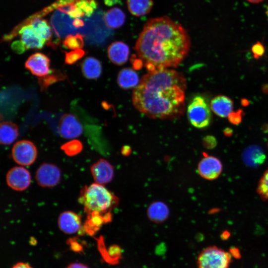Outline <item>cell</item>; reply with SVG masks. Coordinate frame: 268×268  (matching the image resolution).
Listing matches in <instances>:
<instances>
[{
  "mask_svg": "<svg viewBox=\"0 0 268 268\" xmlns=\"http://www.w3.org/2000/svg\"><path fill=\"white\" fill-rule=\"evenodd\" d=\"M229 253L231 256L236 259H240L241 258V254L239 248L237 247H231L229 249Z\"/></svg>",
  "mask_w": 268,
  "mask_h": 268,
  "instance_id": "cell-37",
  "label": "cell"
},
{
  "mask_svg": "<svg viewBox=\"0 0 268 268\" xmlns=\"http://www.w3.org/2000/svg\"><path fill=\"white\" fill-rule=\"evenodd\" d=\"M25 67L33 75L40 77H44L50 74V60L44 54L36 52L30 55L25 62Z\"/></svg>",
  "mask_w": 268,
  "mask_h": 268,
  "instance_id": "cell-9",
  "label": "cell"
},
{
  "mask_svg": "<svg viewBox=\"0 0 268 268\" xmlns=\"http://www.w3.org/2000/svg\"><path fill=\"white\" fill-rule=\"evenodd\" d=\"M60 230L67 234H73L79 231L82 227L80 215L72 211L62 212L58 220Z\"/></svg>",
  "mask_w": 268,
  "mask_h": 268,
  "instance_id": "cell-13",
  "label": "cell"
},
{
  "mask_svg": "<svg viewBox=\"0 0 268 268\" xmlns=\"http://www.w3.org/2000/svg\"><path fill=\"white\" fill-rule=\"evenodd\" d=\"M61 148L67 156H73L81 151L83 145L79 140L73 139L63 144Z\"/></svg>",
  "mask_w": 268,
  "mask_h": 268,
  "instance_id": "cell-27",
  "label": "cell"
},
{
  "mask_svg": "<svg viewBox=\"0 0 268 268\" xmlns=\"http://www.w3.org/2000/svg\"><path fill=\"white\" fill-rule=\"evenodd\" d=\"M90 171L95 183L101 185L109 183L114 177L113 166L104 159H100L93 163Z\"/></svg>",
  "mask_w": 268,
  "mask_h": 268,
  "instance_id": "cell-12",
  "label": "cell"
},
{
  "mask_svg": "<svg viewBox=\"0 0 268 268\" xmlns=\"http://www.w3.org/2000/svg\"><path fill=\"white\" fill-rule=\"evenodd\" d=\"M242 159L247 166L254 167L261 165L265 161L266 155L260 146L251 145L243 151Z\"/></svg>",
  "mask_w": 268,
  "mask_h": 268,
  "instance_id": "cell-19",
  "label": "cell"
},
{
  "mask_svg": "<svg viewBox=\"0 0 268 268\" xmlns=\"http://www.w3.org/2000/svg\"><path fill=\"white\" fill-rule=\"evenodd\" d=\"M19 134L15 124L9 121L2 122L0 127V142L3 145H9L14 142Z\"/></svg>",
  "mask_w": 268,
  "mask_h": 268,
  "instance_id": "cell-22",
  "label": "cell"
},
{
  "mask_svg": "<svg viewBox=\"0 0 268 268\" xmlns=\"http://www.w3.org/2000/svg\"><path fill=\"white\" fill-rule=\"evenodd\" d=\"M28 24L31 26L36 33L46 42L48 46H50L52 43V30L48 22L41 18H29L27 21L16 26L13 31L17 32L21 27Z\"/></svg>",
  "mask_w": 268,
  "mask_h": 268,
  "instance_id": "cell-15",
  "label": "cell"
},
{
  "mask_svg": "<svg viewBox=\"0 0 268 268\" xmlns=\"http://www.w3.org/2000/svg\"><path fill=\"white\" fill-rule=\"evenodd\" d=\"M105 3L108 5H112L117 3L119 0H104Z\"/></svg>",
  "mask_w": 268,
  "mask_h": 268,
  "instance_id": "cell-43",
  "label": "cell"
},
{
  "mask_svg": "<svg viewBox=\"0 0 268 268\" xmlns=\"http://www.w3.org/2000/svg\"><path fill=\"white\" fill-rule=\"evenodd\" d=\"M66 78L65 74L57 69H53L48 75L38 78V83L41 90L45 91L48 87L52 84L61 80H63Z\"/></svg>",
  "mask_w": 268,
  "mask_h": 268,
  "instance_id": "cell-25",
  "label": "cell"
},
{
  "mask_svg": "<svg viewBox=\"0 0 268 268\" xmlns=\"http://www.w3.org/2000/svg\"><path fill=\"white\" fill-rule=\"evenodd\" d=\"M241 104L243 107H246L250 105V101L246 98H242L241 99Z\"/></svg>",
  "mask_w": 268,
  "mask_h": 268,
  "instance_id": "cell-42",
  "label": "cell"
},
{
  "mask_svg": "<svg viewBox=\"0 0 268 268\" xmlns=\"http://www.w3.org/2000/svg\"><path fill=\"white\" fill-rule=\"evenodd\" d=\"M223 132L225 135L230 136L233 133V131L231 129L229 128H227L225 129Z\"/></svg>",
  "mask_w": 268,
  "mask_h": 268,
  "instance_id": "cell-44",
  "label": "cell"
},
{
  "mask_svg": "<svg viewBox=\"0 0 268 268\" xmlns=\"http://www.w3.org/2000/svg\"><path fill=\"white\" fill-rule=\"evenodd\" d=\"M203 143L205 147L212 149L216 145L217 141L215 137L211 135H207L204 137Z\"/></svg>",
  "mask_w": 268,
  "mask_h": 268,
  "instance_id": "cell-35",
  "label": "cell"
},
{
  "mask_svg": "<svg viewBox=\"0 0 268 268\" xmlns=\"http://www.w3.org/2000/svg\"><path fill=\"white\" fill-rule=\"evenodd\" d=\"M190 36L185 29L167 16L149 19L136 40L135 50L149 71L177 67L188 55Z\"/></svg>",
  "mask_w": 268,
  "mask_h": 268,
  "instance_id": "cell-1",
  "label": "cell"
},
{
  "mask_svg": "<svg viewBox=\"0 0 268 268\" xmlns=\"http://www.w3.org/2000/svg\"><path fill=\"white\" fill-rule=\"evenodd\" d=\"M85 54V51L81 49L65 52V62L68 65H72L83 58Z\"/></svg>",
  "mask_w": 268,
  "mask_h": 268,
  "instance_id": "cell-29",
  "label": "cell"
},
{
  "mask_svg": "<svg viewBox=\"0 0 268 268\" xmlns=\"http://www.w3.org/2000/svg\"><path fill=\"white\" fill-rule=\"evenodd\" d=\"M244 115V112L241 109H239L236 111L232 112L228 116L229 121L234 125L239 124Z\"/></svg>",
  "mask_w": 268,
  "mask_h": 268,
  "instance_id": "cell-33",
  "label": "cell"
},
{
  "mask_svg": "<svg viewBox=\"0 0 268 268\" xmlns=\"http://www.w3.org/2000/svg\"><path fill=\"white\" fill-rule=\"evenodd\" d=\"M263 130L265 132H268V124H266L263 125Z\"/></svg>",
  "mask_w": 268,
  "mask_h": 268,
  "instance_id": "cell-47",
  "label": "cell"
},
{
  "mask_svg": "<svg viewBox=\"0 0 268 268\" xmlns=\"http://www.w3.org/2000/svg\"><path fill=\"white\" fill-rule=\"evenodd\" d=\"M251 50L253 54L254 57L256 59H258L262 57L265 52L264 45L260 41L257 42L253 45Z\"/></svg>",
  "mask_w": 268,
  "mask_h": 268,
  "instance_id": "cell-34",
  "label": "cell"
},
{
  "mask_svg": "<svg viewBox=\"0 0 268 268\" xmlns=\"http://www.w3.org/2000/svg\"><path fill=\"white\" fill-rule=\"evenodd\" d=\"M187 116L190 124L198 129H203L209 125L211 113L205 100L201 96L194 97L188 105Z\"/></svg>",
  "mask_w": 268,
  "mask_h": 268,
  "instance_id": "cell-5",
  "label": "cell"
},
{
  "mask_svg": "<svg viewBox=\"0 0 268 268\" xmlns=\"http://www.w3.org/2000/svg\"><path fill=\"white\" fill-rule=\"evenodd\" d=\"M77 0H57L55 3L45 8L43 10L38 13L37 14L41 17L54 9L59 8L60 7L74 2Z\"/></svg>",
  "mask_w": 268,
  "mask_h": 268,
  "instance_id": "cell-31",
  "label": "cell"
},
{
  "mask_svg": "<svg viewBox=\"0 0 268 268\" xmlns=\"http://www.w3.org/2000/svg\"><path fill=\"white\" fill-rule=\"evenodd\" d=\"M126 20L125 13L119 8L113 7L106 12L104 16L106 25L111 29L119 28Z\"/></svg>",
  "mask_w": 268,
  "mask_h": 268,
  "instance_id": "cell-23",
  "label": "cell"
},
{
  "mask_svg": "<svg viewBox=\"0 0 268 268\" xmlns=\"http://www.w3.org/2000/svg\"><path fill=\"white\" fill-rule=\"evenodd\" d=\"M230 233L227 230H225L223 231L220 235V237L223 240H227L230 237Z\"/></svg>",
  "mask_w": 268,
  "mask_h": 268,
  "instance_id": "cell-41",
  "label": "cell"
},
{
  "mask_svg": "<svg viewBox=\"0 0 268 268\" xmlns=\"http://www.w3.org/2000/svg\"><path fill=\"white\" fill-rule=\"evenodd\" d=\"M147 214L149 219L156 223L165 221L169 214L168 206L160 201H154L148 207Z\"/></svg>",
  "mask_w": 268,
  "mask_h": 268,
  "instance_id": "cell-20",
  "label": "cell"
},
{
  "mask_svg": "<svg viewBox=\"0 0 268 268\" xmlns=\"http://www.w3.org/2000/svg\"><path fill=\"white\" fill-rule=\"evenodd\" d=\"M78 201L83 205L87 215H107L111 214L112 210L119 204V200L103 185L94 183L81 189Z\"/></svg>",
  "mask_w": 268,
  "mask_h": 268,
  "instance_id": "cell-3",
  "label": "cell"
},
{
  "mask_svg": "<svg viewBox=\"0 0 268 268\" xmlns=\"http://www.w3.org/2000/svg\"><path fill=\"white\" fill-rule=\"evenodd\" d=\"M107 54L112 63L120 66L124 64L128 61L130 49L125 43L122 41H115L108 46Z\"/></svg>",
  "mask_w": 268,
  "mask_h": 268,
  "instance_id": "cell-16",
  "label": "cell"
},
{
  "mask_svg": "<svg viewBox=\"0 0 268 268\" xmlns=\"http://www.w3.org/2000/svg\"><path fill=\"white\" fill-rule=\"evenodd\" d=\"M128 9L135 16H141L148 13L153 2L152 0H127Z\"/></svg>",
  "mask_w": 268,
  "mask_h": 268,
  "instance_id": "cell-24",
  "label": "cell"
},
{
  "mask_svg": "<svg viewBox=\"0 0 268 268\" xmlns=\"http://www.w3.org/2000/svg\"><path fill=\"white\" fill-rule=\"evenodd\" d=\"M14 161L19 165L29 166L33 164L37 156V150L35 144L28 140L16 142L11 150Z\"/></svg>",
  "mask_w": 268,
  "mask_h": 268,
  "instance_id": "cell-6",
  "label": "cell"
},
{
  "mask_svg": "<svg viewBox=\"0 0 268 268\" xmlns=\"http://www.w3.org/2000/svg\"><path fill=\"white\" fill-rule=\"evenodd\" d=\"M73 27L75 29L80 28L84 25L83 21L79 18L73 19L72 22Z\"/></svg>",
  "mask_w": 268,
  "mask_h": 268,
  "instance_id": "cell-38",
  "label": "cell"
},
{
  "mask_svg": "<svg viewBox=\"0 0 268 268\" xmlns=\"http://www.w3.org/2000/svg\"><path fill=\"white\" fill-rule=\"evenodd\" d=\"M246 0L252 3L257 4V3H259L263 1L264 0Z\"/></svg>",
  "mask_w": 268,
  "mask_h": 268,
  "instance_id": "cell-46",
  "label": "cell"
},
{
  "mask_svg": "<svg viewBox=\"0 0 268 268\" xmlns=\"http://www.w3.org/2000/svg\"><path fill=\"white\" fill-rule=\"evenodd\" d=\"M64 48L69 50L81 49L84 45V36L81 34H69L63 42Z\"/></svg>",
  "mask_w": 268,
  "mask_h": 268,
  "instance_id": "cell-26",
  "label": "cell"
},
{
  "mask_svg": "<svg viewBox=\"0 0 268 268\" xmlns=\"http://www.w3.org/2000/svg\"><path fill=\"white\" fill-rule=\"evenodd\" d=\"M74 4L82 15L86 16H90L97 6L94 0H78Z\"/></svg>",
  "mask_w": 268,
  "mask_h": 268,
  "instance_id": "cell-28",
  "label": "cell"
},
{
  "mask_svg": "<svg viewBox=\"0 0 268 268\" xmlns=\"http://www.w3.org/2000/svg\"><path fill=\"white\" fill-rule=\"evenodd\" d=\"M61 172L56 165L44 163L37 169L35 179L37 184L42 187L51 188L56 186L60 181Z\"/></svg>",
  "mask_w": 268,
  "mask_h": 268,
  "instance_id": "cell-7",
  "label": "cell"
},
{
  "mask_svg": "<svg viewBox=\"0 0 268 268\" xmlns=\"http://www.w3.org/2000/svg\"><path fill=\"white\" fill-rule=\"evenodd\" d=\"M29 172L21 166H15L11 168L6 175L7 185L12 189L17 191L26 190L31 183Z\"/></svg>",
  "mask_w": 268,
  "mask_h": 268,
  "instance_id": "cell-10",
  "label": "cell"
},
{
  "mask_svg": "<svg viewBox=\"0 0 268 268\" xmlns=\"http://www.w3.org/2000/svg\"><path fill=\"white\" fill-rule=\"evenodd\" d=\"M20 37V41L26 50L42 49L46 42L41 38L29 24L21 27L17 32L16 35Z\"/></svg>",
  "mask_w": 268,
  "mask_h": 268,
  "instance_id": "cell-14",
  "label": "cell"
},
{
  "mask_svg": "<svg viewBox=\"0 0 268 268\" xmlns=\"http://www.w3.org/2000/svg\"><path fill=\"white\" fill-rule=\"evenodd\" d=\"M258 192L263 199L268 200V170L263 174L259 182Z\"/></svg>",
  "mask_w": 268,
  "mask_h": 268,
  "instance_id": "cell-30",
  "label": "cell"
},
{
  "mask_svg": "<svg viewBox=\"0 0 268 268\" xmlns=\"http://www.w3.org/2000/svg\"><path fill=\"white\" fill-rule=\"evenodd\" d=\"M11 49L17 54H22L26 49L20 40H16L11 44Z\"/></svg>",
  "mask_w": 268,
  "mask_h": 268,
  "instance_id": "cell-36",
  "label": "cell"
},
{
  "mask_svg": "<svg viewBox=\"0 0 268 268\" xmlns=\"http://www.w3.org/2000/svg\"><path fill=\"white\" fill-rule=\"evenodd\" d=\"M198 169L201 177L212 180L219 176L222 170V166L217 158L205 155L200 161Z\"/></svg>",
  "mask_w": 268,
  "mask_h": 268,
  "instance_id": "cell-11",
  "label": "cell"
},
{
  "mask_svg": "<svg viewBox=\"0 0 268 268\" xmlns=\"http://www.w3.org/2000/svg\"><path fill=\"white\" fill-rule=\"evenodd\" d=\"M137 73L131 68L122 69L119 73L117 82L120 87L128 89L136 87L139 83Z\"/></svg>",
  "mask_w": 268,
  "mask_h": 268,
  "instance_id": "cell-21",
  "label": "cell"
},
{
  "mask_svg": "<svg viewBox=\"0 0 268 268\" xmlns=\"http://www.w3.org/2000/svg\"><path fill=\"white\" fill-rule=\"evenodd\" d=\"M11 268H33L29 264L24 262H19L15 264Z\"/></svg>",
  "mask_w": 268,
  "mask_h": 268,
  "instance_id": "cell-40",
  "label": "cell"
},
{
  "mask_svg": "<svg viewBox=\"0 0 268 268\" xmlns=\"http://www.w3.org/2000/svg\"><path fill=\"white\" fill-rule=\"evenodd\" d=\"M262 91L265 94H268V84H264L262 85Z\"/></svg>",
  "mask_w": 268,
  "mask_h": 268,
  "instance_id": "cell-45",
  "label": "cell"
},
{
  "mask_svg": "<svg viewBox=\"0 0 268 268\" xmlns=\"http://www.w3.org/2000/svg\"><path fill=\"white\" fill-rule=\"evenodd\" d=\"M58 130L62 137L73 139L82 134L83 127L74 115L65 114L60 120Z\"/></svg>",
  "mask_w": 268,
  "mask_h": 268,
  "instance_id": "cell-8",
  "label": "cell"
},
{
  "mask_svg": "<svg viewBox=\"0 0 268 268\" xmlns=\"http://www.w3.org/2000/svg\"><path fill=\"white\" fill-rule=\"evenodd\" d=\"M231 255L215 246L203 249L198 256L199 268H229Z\"/></svg>",
  "mask_w": 268,
  "mask_h": 268,
  "instance_id": "cell-4",
  "label": "cell"
},
{
  "mask_svg": "<svg viewBox=\"0 0 268 268\" xmlns=\"http://www.w3.org/2000/svg\"><path fill=\"white\" fill-rule=\"evenodd\" d=\"M66 268H89L87 266L80 263H73L69 264Z\"/></svg>",
  "mask_w": 268,
  "mask_h": 268,
  "instance_id": "cell-39",
  "label": "cell"
},
{
  "mask_svg": "<svg viewBox=\"0 0 268 268\" xmlns=\"http://www.w3.org/2000/svg\"><path fill=\"white\" fill-rule=\"evenodd\" d=\"M106 254L108 255L107 260L116 263L121 257V249L119 246L114 245L109 248Z\"/></svg>",
  "mask_w": 268,
  "mask_h": 268,
  "instance_id": "cell-32",
  "label": "cell"
},
{
  "mask_svg": "<svg viewBox=\"0 0 268 268\" xmlns=\"http://www.w3.org/2000/svg\"><path fill=\"white\" fill-rule=\"evenodd\" d=\"M81 71L83 76L89 79L98 78L102 72V64L97 59L86 57L81 65Z\"/></svg>",
  "mask_w": 268,
  "mask_h": 268,
  "instance_id": "cell-18",
  "label": "cell"
},
{
  "mask_svg": "<svg viewBox=\"0 0 268 268\" xmlns=\"http://www.w3.org/2000/svg\"><path fill=\"white\" fill-rule=\"evenodd\" d=\"M210 107L216 115L225 118L232 112L233 103L230 98L226 96L218 95L211 100Z\"/></svg>",
  "mask_w": 268,
  "mask_h": 268,
  "instance_id": "cell-17",
  "label": "cell"
},
{
  "mask_svg": "<svg viewBox=\"0 0 268 268\" xmlns=\"http://www.w3.org/2000/svg\"><path fill=\"white\" fill-rule=\"evenodd\" d=\"M187 80L173 69H161L144 75L132 95L140 112L153 119H178L185 111Z\"/></svg>",
  "mask_w": 268,
  "mask_h": 268,
  "instance_id": "cell-2",
  "label": "cell"
}]
</instances>
